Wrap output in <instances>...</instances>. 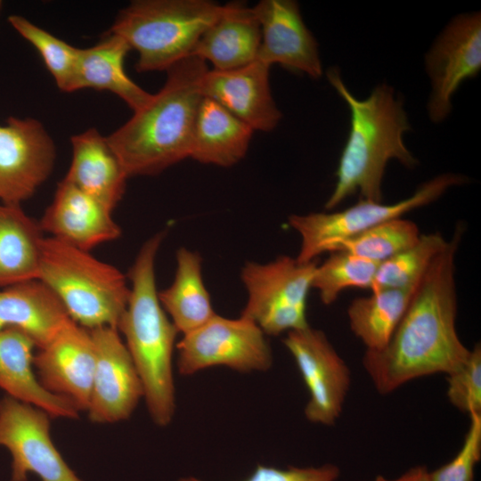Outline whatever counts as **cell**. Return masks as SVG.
I'll use <instances>...</instances> for the list:
<instances>
[{"instance_id":"16","label":"cell","mask_w":481,"mask_h":481,"mask_svg":"<svg viewBox=\"0 0 481 481\" xmlns=\"http://www.w3.org/2000/svg\"><path fill=\"white\" fill-rule=\"evenodd\" d=\"M252 11L259 22L261 45L257 60L279 64L311 78L322 75L318 44L293 0H261Z\"/></svg>"},{"instance_id":"33","label":"cell","mask_w":481,"mask_h":481,"mask_svg":"<svg viewBox=\"0 0 481 481\" xmlns=\"http://www.w3.org/2000/svg\"><path fill=\"white\" fill-rule=\"evenodd\" d=\"M469 418L460 451L449 462L429 472L430 481H474L475 467L481 458V413Z\"/></svg>"},{"instance_id":"35","label":"cell","mask_w":481,"mask_h":481,"mask_svg":"<svg viewBox=\"0 0 481 481\" xmlns=\"http://www.w3.org/2000/svg\"><path fill=\"white\" fill-rule=\"evenodd\" d=\"M374 481H430L429 471L425 466H416L402 476L389 479L382 476H377Z\"/></svg>"},{"instance_id":"18","label":"cell","mask_w":481,"mask_h":481,"mask_svg":"<svg viewBox=\"0 0 481 481\" xmlns=\"http://www.w3.org/2000/svg\"><path fill=\"white\" fill-rule=\"evenodd\" d=\"M39 225L50 237L89 252L122 233L112 211L64 178L59 182Z\"/></svg>"},{"instance_id":"15","label":"cell","mask_w":481,"mask_h":481,"mask_svg":"<svg viewBox=\"0 0 481 481\" xmlns=\"http://www.w3.org/2000/svg\"><path fill=\"white\" fill-rule=\"evenodd\" d=\"M33 364L47 391L69 401L79 412L87 410L95 368L89 330L70 320L35 353Z\"/></svg>"},{"instance_id":"9","label":"cell","mask_w":481,"mask_h":481,"mask_svg":"<svg viewBox=\"0 0 481 481\" xmlns=\"http://www.w3.org/2000/svg\"><path fill=\"white\" fill-rule=\"evenodd\" d=\"M177 367L188 376L214 366L239 372L265 371L273 364L266 335L251 320L216 314L176 343Z\"/></svg>"},{"instance_id":"34","label":"cell","mask_w":481,"mask_h":481,"mask_svg":"<svg viewBox=\"0 0 481 481\" xmlns=\"http://www.w3.org/2000/svg\"><path fill=\"white\" fill-rule=\"evenodd\" d=\"M339 469L331 463L320 467L279 469L258 464L244 481H335ZM178 481H202L194 477H182Z\"/></svg>"},{"instance_id":"8","label":"cell","mask_w":481,"mask_h":481,"mask_svg":"<svg viewBox=\"0 0 481 481\" xmlns=\"http://www.w3.org/2000/svg\"><path fill=\"white\" fill-rule=\"evenodd\" d=\"M464 183V176L447 173L422 183L412 195L395 203L362 199L340 211L291 215L288 218L289 224L301 239L296 258L300 263L315 261L321 254L329 253L336 243L386 221L403 217L436 200L449 188Z\"/></svg>"},{"instance_id":"2","label":"cell","mask_w":481,"mask_h":481,"mask_svg":"<svg viewBox=\"0 0 481 481\" xmlns=\"http://www.w3.org/2000/svg\"><path fill=\"white\" fill-rule=\"evenodd\" d=\"M208 69L195 56L170 67L162 88L107 137L128 177L156 175L189 158Z\"/></svg>"},{"instance_id":"31","label":"cell","mask_w":481,"mask_h":481,"mask_svg":"<svg viewBox=\"0 0 481 481\" xmlns=\"http://www.w3.org/2000/svg\"><path fill=\"white\" fill-rule=\"evenodd\" d=\"M8 21L37 50L59 89L71 92L80 48L56 37L22 16L11 15Z\"/></svg>"},{"instance_id":"17","label":"cell","mask_w":481,"mask_h":481,"mask_svg":"<svg viewBox=\"0 0 481 481\" xmlns=\"http://www.w3.org/2000/svg\"><path fill=\"white\" fill-rule=\"evenodd\" d=\"M270 68L256 59L234 69H208L201 81L202 95L218 102L254 131L270 132L282 117L271 92Z\"/></svg>"},{"instance_id":"6","label":"cell","mask_w":481,"mask_h":481,"mask_svg":"<svg viewBox=\"0 0 481 481\" xmlns=\"http://www.w3.org/2000/svg\"><path fill=\"white\" fill-rule=\"evenodd\" d=\"M224 10L208 0H136L118 12L110 32L137 52L138 72L167 71L192 56Z\"/></svg>"},{"instance_id":"5","label":"cell","mask_w":481,"mask_h":481,"mask_svg":"<svg viewBox=\"0 0 481 481\" xmlns=\"http://www.w3.org/2000/svg\"><path fill=\"white\" fill-rule=\"evenodd\" d=\"M38 280L53 291L78 325L118 330L130 286L117 267L49 236L42 243Z\"/></svg>"},{"instance_id":"19","label":"cell","mask_w":481,"mask_h":481,"mask_svg":"<svg viewBox=\"0 0 481 481\" xmlns=\"http://www.w3.org/2000/svg\"><path fill=\"white\" fill-rule=\"evenodd\" d=\"M70 141L72 159L64 179L113 212L125 194L128 175L108 138L90 128Z\"/></svg>"},{"instance_id":"23","label":"cell","mask_w":481,"mask_h":481,"mask_svg":"<svg viewBox=\"0 0 481 481\" xmlns=\"http://www.w3.org/2000/svg\"><path fill=\"white\" fill-rule=\"evenodd\" d=\"M131 50L119 36L109 32L96 45L79 51L71 92L91 88L109 91L136 111L152 94L135 83L125 70V60Z\"/></svg>"},{"instance_id":"7","label":"cell","mask_w":481,"mask_h":481,"mask_svg":"<svg viewBox=\"0 0 481 481\" xmlns=\"http://www.w3.org/2000/svg\"><path fill=\"white\" fill-rule=\"evenodd\" d=\"M316 265V261L300 263L285 255L267 263L246 261L240 280L247 301L240 315L266 336L307 327V298Z\"/></svg>"},{"instance_id":"11","label":"cell","mask_w":481,"mask_h":481,"mask_svg":"<svg viewBox=\"0 0 481 481\" xmlns=\"http://www.w3.org/2000/svg\"><path fill=\"white\" fill-rule=\"evenodd\" d=\"M285 347L294 358L309 392L307 420L332 426L338 420L351 386V372L326 334L308 325L286 333Z\"/></svg>"},{"instance_id":"13","label":"cell","mask_w":481,"mask_h":481,"mask_svg":"<svg viewBox=\"0 0 481 481\" xmlns=\"http://www.w3.org/2000/svg\"><path fill=\"white\" fill-rule=\"evenodd\" d=\"M432 91L429 118L443 121L452 110V97L461 84L481 69L480 12L453 18L435 41L425 59Z\"/></svg>"},{"instance_id":"25","label":"cell","mask_w":481,"mask_h":481,"mask_svg":"<svg viewBox=\"0 0 481 481\" xmlns=\"http://www.w3.org/2000/svg\"><path fill=\"white\" fill-rule=\"evenodd\" d=\"M44 239L21 205L0 202V289L38 279Z\"/></svg>"},{"instance_id":"36","label":"cell","mask_w":481,"mask_h":481,"mask_svg":"<svg viewBox=\"0 0 481 481\" xmlns=\"http://www.w3.org/2000/svg\"><path fill=\"white\" fill-rule=\"evenodd\" d=\"M1 6H2V2L0 1V9H1Z\"/></svg>"},{"instance_id":"4","label":"cell","mask_w":481,"mask_h":481,"mask_svg":"<svg viewBox=\"0 0 481 481\" xmlns=\"http://www.w3.org/2000/svg\"><path fill=\"white\" fill-rule=\"evenodd\" d=\"M166 231L144 241L127 273L130 294L118 330L140 377L152 420L167 426L175 412L173 354L178 331L163 309L155 265Z\"/></svg>"},{"instance_id":"1","label":"cell","mask_w":481,"mask_h":481,"mask_svg":"<svg viewBox=\"0 0 481 481\" xmlns=\"http://www.w3.org/2000/svg\"><path fill=\"white\" fill-rule=\"evenodd\" d=\"M464 233L457 224L448 244L422 276L388 343L366 350L363 366L375 389L387 395L413 379L448 374L469 350L456 330L455 257Z\"/></svg>"},{"instance_id":"26","label":"cell","mask_w":481,"mask_h":481,"mask_svg":"<svg viewBox=\"0 0 481 481\" xmlns=\"http://www.w3.org/2000/svg\"><path fill=\"white\" fill-rule=\"evenodd\" d=\"M175 261L174 280L159 291V299L177 331L185 335L216 313L203 281L200 254L181 247L175 253Z\"/></svg>"},{"instance_id":"22","label":"cell","mask_w":481,"mask_h":481,"mask_svg":"<svg viewBox=\"0 0 481 481\" xmlns=\"http://www.w3.org/2000/svg\"><path fill=\"white\" fill-rule=\"evenodd\" d=\"M260 45V25L252 7L232 2L201 36L192 56L211 62L213 69H234L254 61Z\"/></svg>"},{"instance_id":"29","label":"cell","mask_w":481,"mask_h":481,"mask_svg":"<svg viewBox=\"0 0 481 481\" xmlns=\"http://www.w3.org/2000/svg\"><path fill=\"white\" fill-rule=\"evenodd\" d=\"M420 234L415 223L398 217L336 243L329 253L346 252L379 265L414 244Z\"/></svg>"},{"instance_id":"28","label":"cell","mask_w":481,"mask_h":481,"mask_svg":"<svg viewBox=\"0 0 481 481\" xmlns=\"http://www.w3.org/2000/svg\"><path fill=\"white\" fill-rule=\"evenodd\" d=\"M447 244L440 232L421 233L414 244L379 265L371 291L418 284Z\"/></svg>"},{"instance_id":"3","label":"cell","mask_w":481,"mask_h":481,"mask_svg":"<svg viewBox=\"0 0 481 481\" xmlns=\"http://www.w3.org/2000/svg\"><path fill=\"white\" fill-rule=\"evenodd\" d=\"M327 78L349 109L350 128L325 208L333 209L356 192L363 199L381 202L388 161L396 159L409 168L418 164L404 143L410 124L403 102L387 84L377 86L367 98L359 100L347 89L338 69L330 68Z\"/></svg>"},{"instance_id":"32","label":"cell","mask_w":481,"mask_h":481,"mask_svg":"<svg viewBox=\"0 0 481 481\" xmlns=\"http://www.w3.org/2000/svg\"><path fill=\"white\" fill-rule=\"evenodd\" d=\"M447 398L459 411L481 413V346L477 344L466 359L447 374Z\"/></svg>"},{"instance_id":"27","label":"cell","mask_w":481,"mask_h":481,"mask_svg":"<svg viewBox=\"0 0 481 481\" xmlns=\"http://www.w3.org/2000/svg\"><path fill=\"white\" fill-rule=\"evenodd\" d=\"M419 283L379 289L351 302L347 308L349 326L366 350H379L388 343Z\"/></svg>"},{"instance_id":"30","label":"cell","mask_w":481,"mask_h":481,"mask_svg":"<svg viewBox=\"0 0 481 481\" xmlns=\"http://www.w3.org/2000/svg\"><path fill=\"white\" fill-rule=\"evenodd\" d=\"M378 266L375 262L346 252H331L323 263L317 264L312 289L318 291L324 305H331L348 288L371 290Z\"/></svg>"},{"instance_id":"14","label":"cell","mask_w":481,"mask_h":481,"mask_svg":"<svg viewBox=\"0 0 481 481\" xmlns=\"http://www.w3.org/2000/svg\"><path fill=\"white\" fill-rule=\"evenodd\" d=\"M95 368L86 412L91 421L106 424L127 420L143 397V388L119 331L111 327L89 330Z\"/></svg>"},{"instance_id":"12","label":"cell","mask_w":481,"mask_h":481,"mask_svg":"<svg viewBox=\"0 0 481 481\" xmlns=\"http://www.w3.org/2000/svg\"><path fill=\"white\" fill-rule=\"evenodd\" d=\"M54 143L40 121L8 118L0 125V202L30 199L53 172Z\"/></svg>"},{"instance_id":"10","label":"cell","mask_w":481,"mask_h":481,"mask_svg":"<svg viewBox=\"0 0 481 481\" xmlns=\"http://www.w3.org/2000/svg\"><path fill=\"white\" fill-rule=\"evenodd\" d=\"M50 415L40 408L5 395L0 400V447L12 456L11 481H83L52 441Z\"/></svg>"},{"instance_id":"24","label":"cell","mask_w":481,"mask_h":481,"mask_svg":"<svg viewBox=\"0 0 481 481\" xmlns=\"http://www.w3.org/2000/svg\"><path fill=\"white\" fill-rule=\"evenodd\" d=\"M254 130L218 102L202 97L192 130L189 158L230 167L247 154Z\"/></svg>"},{"instance_id":"21","label":"cell","mask_w":481,"mask_h":481,"mask_svg":"<svg viewBox=\"0 0 481 481\" xmlns=\"http://www.w3.org/2000/svg\"><path fill=\"white\" fill-rule=\"evenodd\" d=\"M33 341L14 328L0 330V388L6 395L34 405L53 418L77 419L79 411L39 382L33 360Z\"/></svg>"},{"instance_id":"20","label":"cell","mask_w":481,"mask_h":481,"mask_svg":"<svg viewBox=\"0 0 481 481\" xmlns=\"http://www.w3.org/2000/svg\"><path fill=\"white\" fill-rule=\"evenodd\" d=\"M70 320L58 297L38 279L0 289V330H19L37 349Z\"/></svg>"}]
</instances>
